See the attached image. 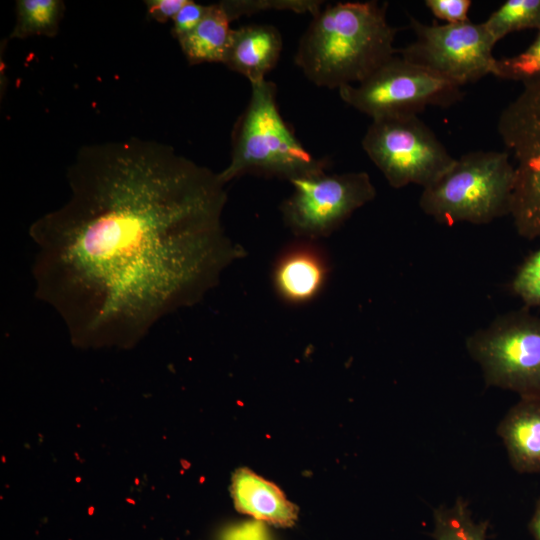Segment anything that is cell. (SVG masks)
<instances>
[{
  "label": "cell",
  "mask_w": 540,
  "mask_h": 540,
  "mask_svg": "<svg viewBox=\"0 0 540 540\" xmlns=\"http://www.w3.org/2000/svg\"><path fill=\"white\" fill-rule=\"evenodd\" d=\"M497 43L507 34L523 29L540 30V0H508L483 22Z\"/></svg>",
  "instance_id": "ac0fdd59"
},
{
  "label": "cell",
  "mask_w": 540,
  "mask_h": 540,
  "mask_svg": "<svg viewBox=\"0 0 540 540\" xmlns=\"http://www.w3.org/2000/svg\"><path fill=\"white\" fill-rule=\"evenodd\" d=\"M514 182L508 152H469L423 188L419 206L439 223L487 224L510 214Z\"/></svg>",
  "instance_id": "277c9868"
},
{
  "label": "cell",
  "mask_w": 540,
  "mask_h": 540,
  "mask_svg": "<svg viewBox=\"0 0 540 540\" xmlns=\"http://www.w3.org/2000/svg\"><path fill=\"white\" fill-rule=\"evenodd\" d=\"M69 197L29 228L36 297L83 348H130L194 306L245 255L223 225L219 173L163 143L84 146Z\"/></svg>",
  "instance_id": "6da1fadb"
},
{
  "label": "cell",
  "mask_w": 540,
  "mask_h": 540,
  "mask_svg": "<svg viewBox=\"0 0 540 540\" xmlns=\"http://www.w3.org/2000/svg\"><path fill=\"white\" fill-rule=\"evenodd\" d=\"M209 5L188 0L173 19V35L179 39L191 32L202 21Z\"/></svg>",
  "instance_id": "603a6c76"
},
{
  "label": "cell",
  "mask_w": 540,
  "mask_h": 540,
  "mask_svg": "<svg viewBox=\"0 0 540 540\" xmlns=\"http://www.w3.org/2000/svg\"><path fill=\"white\" fill-rule=\"evenodd\" d=\"M188 0H149L145 1L149 17L157 22L174 19Z\"/></svg>",
  "instance_id": "cb8c5ba5"
},
{
  "label": "cell",
  "mask_w": 540,
  "mask_h": 540,
  "mask_svg": "<svg viewBox=\"0 0 540 540\" xmlns=\"http://www.w3.org/2000/svg\"><path fill=\"white\" fill-rule=\"evenodd\" d=\"M63 12V1L18 0L16 24L11 37L20 39L33 35L53 37L58 32Z\"/></svg>",
  "instance_id": "2e32d148"
},
{
  "label": "cell",
  "mask_w": 540,
  "mask_h": 540,
  "mask_svg": "<svg viewBox=\"0 0 540 540\" xmlns=\"http://www.w3.org/2000/svg\"><path fill=\"white\" fill-rule=\"evenodd\" d=\"M222 2L210 4L202 21L191 32L179 38L180 47L191 64L224 61L232 28Z\"/></svg>",
  "instance_id": "9a60e30c"
},
{
  "label": "cell",
  "mask_w": 540,
  "mask_h": 540,
  "mask_svg": "<svg viewBox=\"0 0 540 540\" xmlns=\"http://www.w3.org/2000/svg\"><path fill=\"white\" fill-rule=\"evenodd\" d=\"M470 0H426L425 5L439 19L447 24H457L468 21Z\"/></svg>",
  "instance_id": "7402d4cb"
},
{
  "label": "cell",
  "mask_w": 540,
  "mask_h": 540,
  "mask_svg": "<svg viewBox=\"0 0 540 540\" xmlns=\"http://www.w3.org/2000/svg\"><path fill=\"white\" fill-rule=\"evenodd\" d=\"M498 133L515 160L510 215L517 233L540 237V78L523 83L522 92L501 112Z\"/></svg>",
  "instance_id": "ba28073f"
},
{
  "label": "cell",
  "mask_w": 540,
  "mask_h": 540,
  "mask_svg": "<svg viewBox=\"0 0 540 540\" xmlns=\"http://www.w3.org/2000/svg\"><path fill=\"white\" fill-rule=\"evenodd\" d=\"M512 467L540 473V399L520 398L497 427Z\"/></svg>",
  "instance_id": "4fadbf2b"
},
{
  "label": "cell",
  "mask_w": 540,
  "mask_h": 540,
  "mask_svg": "<svg viewBox=\"0 0 540 540\" xmlns=\"http://www.w3.org/2000/svg\"><path fill=\"white\" fill-rule=\"evenodd\" d=\"M511 290L526 307H540V248L520 265L511 282Z\"/></svg>",
  "instance_id": "44dd1931"
},
{
  "label": "cell",
  "mask_w": 540,
  "mask_h": 540,
  "mask_svg": "<svg viewBox=\"0 0 540 540\" xmlns=\"http://www.w3.org/2000/svg\"><path fill=\"white\" fill-rule=\"evenodd\" d=\"M231 493L237 510L255 519L280 527H290L297 520V508L280 489L247 469L234 474Z\"/></svg>",
  "instance_id": "5bb4252c"
},
{
  "label": "cell",
  "mask_w": 540,
  "mask_h": 540,
  "mask_svg": "<svg viewBox=\"0 0 540 540\" xmlns=\"http://www.w3.org/2000/svg\"><path fill=\"white\" fill-rule=\"evenodd\" d=\"M232 21L269 10H289L296 13H310L314 16L321 10L319 0H226L221 1Z\"/></svg>",
  "instance_id": "ffe728a7"
},
{
  "label": "cell",
  "mask_w": 540,
  "mask_h": 540,
  "mask_svg": "<svg viewBox=\"0 0 540 540\" xmlns=\"http://www.w3.org/2000/svg\"><path fill=\"white\" fill-rule=\"evenodd\" d=\"M329 265L315 242L300 240L277 259L273 285L286 303L300 305L315 299L325 286Z\"/></svg>",
  "instance_id": "8fae6325"
},
{
  "label": "cell",
  "mask_w": 540,
  "mask_h": 540,
  "mask_svg": "<svg viewBox=\"0 0 540 540\" xmlns=\"http://www.w3.org/2000/svg\"><path fill=\"white\" fill-rule=\"evenodd\" d=\"M338 91L346 104L372 120L417 115L427 106L447 108L463 97L460 86L396 55L362 82Z\"/></svg>",
  "instance_id": "52a82bcc"
},
{
  "label": "cell",
  "mask_w": 540,
  "mask_h": 540,
  "mask_svg": "<svg viewBox=\"0 0 540 540\" xmlns=\"http://www.w3.org/2000/svg\"><path fill=\"white\" fill-rule=\"evenodd\" d=\"M415 40L399 51L405 60L458 86L494 72L496 42L483 23L426 25L411 18Z\"/></svg>",
  "instance_id": "30bf717a"
},
{
  "label": "cell",
  "mask_w": 540,
  "mask_h": 540,
  "mask_svg": "<svg viewBox=\"0 0 540 540\" xmlns=\"http://www.w3.org/2000/svg\"><path fill=\"white\" fill-rule=\"evenodd\" d=\"M293 191L281 205L286 227L300 240L329 237L354 211L376 196L366 172L327 171L290 181Z\"/></svg>",
  "instance_id": "9c48e42d"
},
{
  "label": "cell",
  "mask_w": 540,
  "mask_h": 540,
  "mask_svg": "<svg viewBox=\"0 0 540 540\" xmlns=\"http://www.w3.org/2000/svg\"><path fill=\"white\" fill-rule=\"evenodd\" d=\"M493 75L523 83L540 78V30L535 40L523 52L496 59Z\"/></svg>",
  "instance_id": "d6986e66"
},
{
  "label": "cell",
  "mask_w": 540,
  "mask_h": 540,
  "mask_svg": "<svg viewBox=\"0 0 540 540\" xmlns=\"http://www.w3.org/2000/svg\"><path fill=\"white\" fill-rule=\"evenodd\" d=\"M529 530L534 540H540V498L536 503L534 514L529 523Z\"/></svg>",
  "instance_id": "d4e9b609"
},
{
  "label": "cell",
  "mask_w": 540,
  "mask_h": 540,
  "mask_svg": "<svg viewBox=\"0 0 540 540\" xmlns=\"http://www.w3.org/2000/svg\"><path fill=\"white\" fill-rule=\"evenodd\" d=\"M435 540H486L488 523L475 522L465 500L458 498L452 507L434 511Z\"/></svg>",
  "instance_id": "e0dca14e"
},
{
  "label": "cell",
  "mask_w": 540,
  "mask_h": 540,
  "mask_svg": "<svg viewBox=\"0 0 540 540\" xmlns=\"http://www.w3.org/2000/svg\"><path fill=\"white\" fill-rule=\"evenodd\" d=\"M282 47V36L276 27L265 24L241 26L232 30L223 63L252 84L264 80L276 66Z\"/></svg>",
  "instance_id": "7c38bea8"
},
{
  "label": "cell",
  "mask_w": 540,
  "mask_h": 540,
  "mask_svg": "<svg viewBox=\"0 0 540 540\" xmlns=\"http://www.w3.org/2000/svg\"><path fill=\"white\" fill-rule=\"evenodd\" d=\"M329 165L326 158L311 154L283 119L275 83H252L249 102L233 129L230 162L219 172L221 180L227 184L251 174L290 182L326 172Z\"/></svg>",
  "instance_id": "3957f363"
},
{
  "label": "cell",
  "mask_w": 540,
  "mask_h": 540,
  "mask_svg": "<svg viewBox=\"0 0 540 540\" xmlns=\"http://www.w3.org/2000/svg\"><path fill=\"white\" fill-rule=\"evenodd\" d=\"M466 348L488 386L540 399V318L527 308L477 330L467 338Z\"/></svg>",
  "instance_id": "5b68a950"
},
{
  "label": "cell",
  "mask_w": 540,
  "mask_h": 540,
  "mask_svg": "<svg viewBox=\"0 0 540 540\" xmlns=\"http://www.w3.org/2000/svg\"><path fill=\"white\" fill-rule=\"evenodd\" d=\"M386 7L377 1L327 5L302 34L295 64L319 87L362 82L397 53V29L388 23Z\"/></svg>",
  "instance_id": "7a4b0ae2"
},
{
  "label": "cell",
  "mask_w": 540,
  "mask_h": 540,
  "mask_svg": "<svg viewBox=\"0 0 540 540\" xmlns=\"http://www.w3.org/2000/svg\"><path fill=\"white\" fill-rule=\"evenodd\" d=\"M362 147L393 188L433 184L455 163L432 130L417 115L372 120Z\"/></svg>",
  "instance_id": "8992f818"
}]
</instances>
